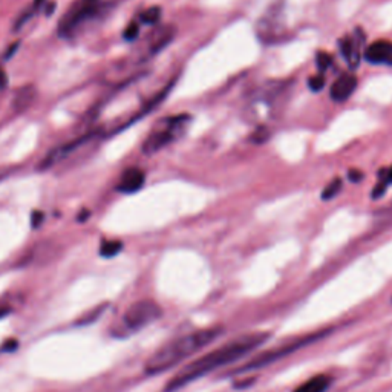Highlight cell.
Instances as JSON below:
<instances>
[{
    "instance_id": "26",
    "label": "cell",
    "mask_w": 392,
    "mask_h": 392,
    "mask_svg": "<svg viewBox=\"0 0 392 392\" xmlns=\"http://www.w3.org/2000/svg\"><path fill=\"white\" fill-rule=\"evenodd\" d=\"M386 175H388V181H389V183H392V167L386 172Z\"/></svg>"
},
{
    "instance_id": "24",
    "label": "cell",
    "mask_w": 392,
    "mask_h": 392,
    "mask_svg": "<svg viewBox=\"0 0 392 392\" xmlns=\"http://www.w3.org/2000/svg\"><path fill=\"white\" fill-rule=\"evenodd\" d=\"M17 348V340H8L6 345L2 348V351H12Z\"/></svg>"
},
{
    "instance_id": "19",
    "label": "cell",
    "mask_w": 392,
    "mask_h": 392,
    "mask_svg": "<svg viewBox=\"0 0 392 392\" xmlns=\"http://www.w3.org/2000/svg\"><path fill=\"white\" fill-rule=\"evenodd\" d=\"M308 86H310V89L314 91V92L322 91L323 86H325V75L323 74H317L314 77H311L310 82H308Z\"/></svg>"
},
{
    "instance_id": "3",
    "label": "cell",
    "mask_w": 392,
    "mask_h": 392,
    "mask_svg": "<svg viewBox=\"0 0 392 392\" xmlns=\"http://www.w3.org/2000/svg\"><path fill=\"white\" fill-rule=\"evenodd\" d=\"M121 0H77L63 14L59 24V34L64 40H75L92 26L105 21Z\"/></svg>"
},
{
    "instance_id": "1",
    "label": "cell",
    "mask_w": 392,
    "mask_h": 392,
    "mask_svg": "<svg viewBox=\"0 0 392 392\" xmlns=\"http://www.w3.org/2000/svg\"><path fill=\"white\" fill-rule=\"evenodd\" d=\"M268 337H270V334L262 331L247 332L233 340H230L227 344L215 348V350L208 351L204 355H201V357L190 362L188 365L181 369V371L173 375L170 382L166 384L164 392H175L187 386L188 383L198 380L199 377L213 373L215 369L231 365V363L245 357L247 354L258 350Z\"/></svg>"
},
{
    "instance_id": "21",
    "label": "cell",
    "mask_w": 392,
    "mask_h": 392,
    "mask_svg": "<svg viewBox=\"0 0 392 392\" xmlns=\"http://www.w3.org/2000/svg\"><path fill=\"white\" fill-rule=\"evenodd\" d=\"M267 136H268L267 129L265 127H259L256 130V134L251 135V140H253V143H265Z\"/></svg>"
},
{
    "instance_id": "7",
    "label": "cell",
    "mask_w": 392,
    "mask_h": 392,
    "mask_svg": "<svg viewBox=\"0 0 392 392\" xmlns=\"http://www.w3.org/2000/svg\"><path fill=\"white\" fill-rule=\"evenodd\" d=\"M89 138H91V135H86V136H83V138H78V140L69 143V144H64V146L57 148V149L53 150V152H49L48 157L42 161L40 169L45 170V169H51V167H54L57 163H60L62 159L68 158L71 154H74V152H75L78 148H82L84 143H88Z\"/></svg>"
},
{
    "instance_id": "12",
    "label": "cell",
    "mask_w": 392,
    "mask_h": 392,
    "mask_svg": "<svg viewBox=\"0 0 392 392\" xmlns=\"http://www.w3.org/2000/svg\"><path fill=\"white\" fill-rule=\"evenodd\" d=\"M332 383V379L330 375L319 374L311 377L310 380L302 383L301 386H297L293 392H326L330 389Z\"/></svg>"
},
{
    "instance_id": "18",
    "label": "cell",
    "mask_w": 392,
    "mask_h": 392,
    "mask_svg": "<svg viewBox=\"0 0 392 392\" xmlns=\"http://www.w3.org/2000/svg\"><path fill=\"white\" fill-rule=\"evenodd\" d=\"M316 63L317 66L321 71H326L328 69L331 64H332V57L330 54H325V53H319L316 57Z\"/></svg>"
},
{
    "instance_id": "15",
    "label": "cell",
    "mask_w": 392,
    "mask_h": 392,
    "mask_svg": "<svg viewBox=\"0 0 392 392\" xmlns=\"http://www.w3.org/2000/svg\"><path fill=\"white\" fill-rule=\"evenodd\" d=\"M159 17H161V10H159L158 6H152V8L141 12L140 20L146 25H155L159 20Z\"/></svg>"
},
{
    "instance_id": "14",
    "label": "cell",
    "mask_w": 392,
    "mask_h": 392,
    "mask_svg": "<svg viewBox=\"0 0 392 392\" xmlns=\"http://www.w3.org/2000/svg\"><path fill=\"white\" fill-rule=\"evenodd\" d=\"M340 188H342V179H340V178H334V179L331 181V183L323 188V192H322V199H325V201H330V199H332L334 196H337V195H339Z\"/></svg>"
},
{
    "instance_id": "8",
    "label": "cell",
    "mask_w": 392,
    "mask_h": 392,
    "mask_svg": "<svg viewBox=\"0 0 392 392\" xmlns=\"http://www.w3.org/2000/svg\"><path fill=\"white\" fill-rule=\"evenodd\" d=\"M366 62L373 64H386L392 66V43L391 42H375L371 46H368L365 54Z\"/></svg>"
},
{
    "instance_id": "6",
    "label": "cell",
    "mask_w": 392,
    "mask_h": 392,
    "mask_svg": "<svg viewBox=\"0 0 392 392\" xmlns=\"http://www.w3.org/2000/svg\"><path fill=\"white\" fill-rule=\"evenodd\" d=\"M163 314V310L154 301H138L130 305L126 313L121 317V330L127 332H136L146 328L152 322L158 321Z\"/></svg>"
},
{
    "instance_id": "17",
    "label": "cell",
    "mask_w": 392,
    "mask_h": 392,
    "mask_svg": "<svg viewBox=\"0 0 392 392\" xmlns=\"http://www.w3.org/2000/svg\"><path fill=\"white\" fill-rule=\"evenodd\" d=\"M388 175H386V170H383L380 173V178H379V183L373 188V198H380V196L384 195L386 192V187H388Z\"/></svg>"
},
{
    "instance_id": "16",
    "label": "cell",
    "mask_w": 392,
    "mask_h": 392,
    "mask_svg": "<svg viewBox=\"0 0 392 392\" xmlns=\"http://www.w3.org/2000/svg\"><path fill=\"white\" fill-rule=\"evenodd\" d=\"M105 310H106L105 305H98V307H96L92 311H89V313H86L82 319H80L78 325H89L92 322H96L97 319L105 313Z\"/></svg>"
},
{
    "instance_id": "25",
    "label": "cell",
    "mask_w": 392,
    "mask_h": 392,
    "mask_svg": "<svg viewBox=\"0 0 392 392\" xmlns=\"http://www.w3.org/2000/svg\"><path fill=\"white\" fill-rule=\"evenodd\" d=\"M84 217H86V220H88V217H89V212H82V216L78 217V221H80V222H83V221H84Z\"/></svg>"
},
{
    "instance_id": "4",
    "label": "cell",
    "mask_w": 392,
    "mask_h": 392,
    "mask_svg": "<svg viewBox=\"0 0 392 392\" xmlns=\"http://www.w3.org/2000/svg\"><path fill=\"white\" fill-rule=\"evenodd\" d=\"M190 120L192 118L188 115H173V117L159 120L143 143V154L154 155L169 144L179 140L186 134Z\"/></svg>"
},
{
    "instance_id": "20",
    "label": "cell",
    "mask_w": 392,
    "mask_h": 392,
    "mask_svg": "<svg viewBox=\"0 0 392 392\" xmlns=\"http://www.w3.org/2000/svg\"><path fill=\"white\" fill-rule=\"evenodd\" d=\"M138 34H140V25L136 24V21H132L127 28H126V31H125V39L127 42H134L136 37H138Z\"/></svg>"
},
{
    "instance_id": "13",
    "label": "cell",
    "mask_w": 392,
    "mask_h": 392,
    "mask_svg": "<svg viewBox=\"0 0 392 392\" xmlns=\"http://www.w3.org/2000/svg\"><path fill=\"white\" fill-rule=\"evenodd\" d=\"M123 250V242L120 241H103L100 245V255L103 258H114Z\"/></svg>"
},
{
    "instance_id": "10",
    "label": "cell",
    "mask_w": 392,
    "mask_h": 392,
    "mask_svg": "<svg viewBox=\"0 0 392 392\" xmlns=\"http://www.w3.org/2000/svg\"><path fill=\"white\" fill-rule=\"evenodd\" d=\"M146 183V175L141 169L136 167H130L121 175L120 183L117 186V190L121 193H135Z\"/></svg>"
},
{
    "instance_id": "5",
    "label": "cell",
    "mask_w": 392,
    "mask_h": 392,
    "mask_svg": "<svg viewBox=\"0 0 392 392\" xmlns=\"http://www.w3.org/2000/svg\"><path fill=\"white\" fill-rule=\"evenodd\" d=\"M323 336H325V332L308 334V336H303V337H299V339H296V340H292V342H288L285 345L271 348V350L264 351L262 354H259V355H256V357H253L251 360L244 363L241 368L235 369V371L231 373V374L250 373V371H255V369H260V368H264L267 365H271V363L287 357V355L296 353L297 350H301V348H303V346H307L310 344L316 342V340H319Z\"/></svg>"
},
{
    "instance_id": "9",
    "label": "cell",
    "mask_w": 392,
    "mask_h": 392,
    "mask_svg": "<svg viewBox=\"0 0 392 392\" xmlns=\"http://www.w3.org/2000/svg\"><path fill=\"white\" fill-rule=\"evenodd\" d=\"M355 88H357V78L353 74H342L331 86V98L337 103H344L353 96Z\"/></svg>"
},
{
    "instance_id": "22",
    "label": "cell",
    "mask_w": 392,
    "mask_h": 392,
    "mask_svg": "<svg viewBox=\"0 0 392 392\" xmlns=\"http://www.w3.org/2000/svg\"><path fill=\"white\" fill-rule=\"evenodd\" d=\"M43 220H45V215H43V212H33V216H31V226H33L34 229L40 227Z\"/></svg>"
},
{
    "instance_id": "11",
    "label": "cell",
    "mask_w": 392,
    "mask_h": 392,
    "mask_svg": "<svg viewBox=\"0 0 392 392\" xmlns=\"http://www.w3.org/2000/svg\"><path fill=\"white\" fill-rule=\"evenodd\" d=\"M339 43H340V53H342V55L345 57L348 66L353 68V69L357 68L359 63H360V57H362L360 51H359L360 39L355 40V39L348 35V37L342 39Z\"/></svg>"
},
{
    "instance_id": "23",
    "label": "cell",
    "mask_w": 392,
    "mask_h": 392,
    "mask_svg": "<svg viewBox=\"0 0 392 392\" xmlns=\"http://www.w3.org/2000/svg\"><path fill=\"white\" fill-rule=\"evenodd\" d=\"M348 177H350L351 181H354V183H359V181L363 179V173L360 170H350L348 172Z\"/></svg>"
},
{
    "instance_id": "2",
    "label": "cell",
    "mask_w": 392,
    "mask_h": 392,
    "mask_svg": "<svg viewBox=\"0 0 392 392\" xmlns=\"http://www.w3.org/2000/svg\"><path fill=\"white\" fill-rule=\"evenodd\" d=\"M221 328H208L186 334V336L172 340V342L163 345L150 355V359L146 362V366H144V371L149 375L169 371V369L179 365L181 362H184L190 355L199 353L202 348L212 344L215 339L221 336Z\"/></svg>"
}]
</instances>
